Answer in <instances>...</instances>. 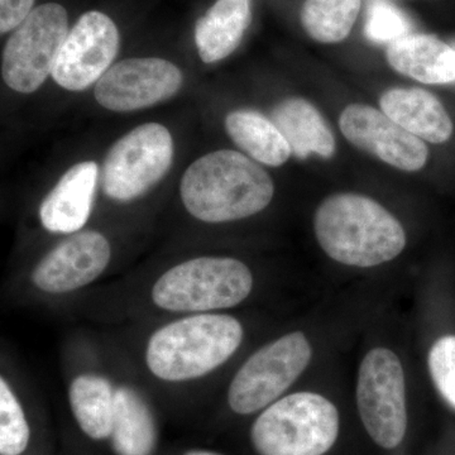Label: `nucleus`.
<instances>
[{"mask_svg":"<svg viewBox=\"0 0 455 455\" xmlns=\"http://www.w3.org/2000/svg\"><path fill=\"white\" fill-rule=\"evenodd\" d=\"M180 194L196 220L226 223L267 208L275 187L268 173L247 156L221 149L203 156L188 167Z\"/></svg>","mask_w":455,"mask_h":455,"instance_id":"1","label":"nucleus"},{"mask_svg":"<svg viewBox=\"0 0 455 455\" xmlns=\"http://www.w3.org/2000/svg\"><path fill=\"white\" fill-rule=\"evenodd\" d=\"M317 242L331 259L353 267H374L396 259L406 245L400 221L381 204L357 194H335L314 220Z\"/></svg>","mask_w":455,"mask_h":455,"instance_id":"2","label":"nucleus"},{"mask_svg":"<svg viewBox=\"0 0 455 455\" xmlns=\"http://www.w3.org/2000/svg\"><path fill=\"white\" fill-rule=\"evenodd\" d=\"M242 340L243 328L233 316L184 317L152 335L146 350L147 366L164 381L199 379L226 363Z\"/></svg>","mask_w":455,"mask_h":455,"instance_id":"3","label":"nucleus"},{"mask_svg":"<svg viewBox=\"0 0 455 455\" xmlns=\"http://www.w3.org/2000/svg\"><path fill=\"white\" fill-rule=\"evenodd\" d=\"M339 434L337 407L322 395L299 392L275 401L254 421L259 455H324Z\"/></svg>","mask_w":455,"mask_h":455,"instance_id":"4","label":"nucleus"},{"mask_svg":"<svg viewBox=\"0 0 455 455\" xmlns=\"http://www.w3.org/2000/svg\"><path fill=\"white\" fill-rule=\"evenodd\" d=\"M252 287V274L241 260L200 257L180 263L158 278L152 299L164 310L203 313L241 304Z\"/></svg>","mask_w":455,"mask_h":455,"instance_id":"5","label":"nucleus"},{"mask_svg":"<svg viewBox=\"0 0 455 455\" xmlns=\"http://www.w3.org/2000/svg\"><path fill=\"white\" fill-rule=\"evenodd\" d=\"M310 359L309 340L301 331L283 335L257 350L230 383V409L250 415L272 405L300 377Z\"/></svg>","mask_w":455,"mask_h":455,"instance_id":"6","label":"nucleus"},{"mask_svg":"<svg viewBox=\"0 0 455 455\" xmlns=\"http://www.w3.org/2000/svg\"><path fill=\"white\" fill-rule=\"evenodd\" d=\"M68 35V13L62 5L47 3L33 9L3 51L2 76L9 88L22 94L40 88L52 74Z\"/></svg>","mask_w":455,"mask_h":455,"instance_id":"7","label":"nucleus"},{"mask_svg":"<svg viewBox=\"0 0 455 455\" xmlns=\"http://www.w3.org/2000/svg\"><path fill=\"white\" fill-rule=\"evenodd\" d=\"M357 403L362 423L376 444L394 449L407 429L405 374L390 349L368 352L359 368Z\"/></svg>","mask_w":455,"mask_h":455,"instance_id":"8","label":"nucleus"},{"mask_svg":"<svg viewBox=\"0 0 455 455\" xmlns=\"http://www.w3.org/2000/svg\"><path fill=\"white\" fill-rule=\"evenodd\" d=\"M173 140L158 123L134 128L114 143L104 161L103 190L116 202H131L155 187L170 170Z\"/></svg>","mask_w":455,"mask_h":455,"instance_id":"9","label":"nucleus"},{"mask_svg":"<svg viewBox=\"0 0 455 455\" xmlns=\"http://www.w3.org/2000/svg\"><path fill=\"white\" fill-rule=\"evenodd\" d=\"M119 49V32L101 12L83 14L57 56L53 80L70 92H83L110 68Z\"/></svg>","mask_w":455,"mask_h":455,"instance_id":"10","label":"nucleus"},{"mask_svg":"<svg viewBox=\"0 0 455 455\" xmlns=\"http://www.w3.org/2000/svg\"><path fill=\"white\" fill-rule=\"evenodd\" d=\"M184 77L163 59H128L112 66L95 88V99L113 112H133L172 98Z\"/></svg>","mask_w":455,"mask_h":455,"instance_id":"11","label":"nucleus"},{"mask_svg":"<svg viewBox=\"0 0 455 455\" xmlns=\"http://www.w3.org/2000/svg\"><path fill=\"white\" fill-rule=\"evenodd\" d=\"M339 127L352 145L398 170L414 172L427 163L429 149L424 140L376 108L350 104L341 113Z\"/></svg>","mask_w":455,"mask_h":455,"instance_id":"12","label":"nucleus"},{"mask_svg":"<svg viewBox=\"0 0 455 455\" xmlns=\"http://www.w3.org/2000/svg\"><path fill=\"white\" fill-rule=\"evenodd\" d=\"M110 254L109 242L100 233H75L42 259L33 271V283L49 293L82 289L103 274Z\"/></svg>","mask_w":455,"mask_h":455,"instance_id":"13","label":"nucleus"},{"mask_svg":"<svg viewBox=\"0 0 455 455\" xmlns=\"http://www.w3.org/2000/svg\"><path fill=\"white\" fill-rule=\"evenodd\" d=\"M98 164L71 167L41 204L42 226L51 233H76L88 221L98 185Z\"/></svg>","mask_w":455,"mask_h":455,"instance_id":"14","label":"nucleus"},{"mask_svg":"<svg viewBox=\"0 0 455 455\" xmlns=\"http://www.w3.org/2000/svg\"><path fill=\"white\" fill-rule=\"evenodd\" d=\"M382 112L392 121L427 142L444 143L453 134V122L438 98L424 89L395 88L383 92Z\"/></svg>","mask_w":455,"mask_h":455,"instance_id":"15","label":"nucleus"},{"mask_svg":"<svg viewBox=\"0 0 455 455\" xmlns=\"http://www.w3.org/2000/svg\"><path fill=\"white\" fill-rule=\"evenodd\" d=\"M388 64L397 73L424 84L455 82V50L435 36L409 35L388 44Z\"/></svg>","mask_w":455,"mask_h":455,"instance_id":"16","label":"nucleus"},{"mask_svg":"<svg viewBox=\"0 0 455 455\" xmlns=\"http://www.w3.org/2000/svg\"><path fill=\"white\" fill-rule=\"evenodd\" d=\"M271 119L289 142L295 157H333L337 148L333 132L309 101L302 98L286 99L274 108Z\"/></svg>","mask_w":455,"mask_h":455,"instance_id":"17","label":"nucleus"},{"mask_svg":"<svg viewBox=\"0 0 455 455\" xmlns=\"http://www.w3.org/2000/svg\"><path fill=\"white\" fill-rule=\"evenodd\" d=\"M251 0H217L196 27L200 59L215 64L235 52L251 23Z\"/></svg>","mask_w":455,"mask_h":455,"instance_id":"18","label":"nucleus"},{"mask_svg":"<svg viewBox=\"0 0 455 455\" xmlns=\"http://www.w3.org/2000/svg\"><path fill=\"white\" fill-rule=\"evenodd\" d=\"M110 438L118 455L154 454L157 444L154 414L133 388L122 386L116 390V412Z\"/></svg>","mask_w":455,"mask_h":455,"instance_id":"19","label":"nucleus"},{"mask_svg":"<svg viewBox=\"0 0 455 455\" xmlns=\"http://www.w3.org/2000/svg\"><path fill=\"white\" fill-rule=\"evenodd\" d=\"M226 128L239 148L259 164L283 166L292 155L291 147L272 119L254 110L228 114Z\"/></svg>","mask_w":455,"mask_h":455,"instance_id":"20","label":"nucleus"},{"mask_svg":"<svg viewBox=\"0 0 455 455\" xmlns=\"http://www.w3.org/2000/svg\"><path fill=\"white\" fill-rule=\"evenodd\" d=\"M71 410L90 439L110 438L116 412V391L107 379L94 374L76 377L68 390Z\"/></svg>","mask_w":455,"mask_h":455,"instance_id":"21","label":"nucleus"},{"mask_svg":"<svg viewBox=\"0 0 455 455\" xmlns=\"http://www.w3.org/2000/svg\"><path fill=\"white\" fill-rule=\"evenodd\" d=\"M361 0H307L301 23L313 40L338 44L346 40L357 20Z\"/></svg>","mask_w":455,"mask_h":455,"instance_id":"22","label":"nucleus"},{"mask_svg":"<svg viewBox=\"0 0 455 455\" xmlns=\"http://www.w3.org/2000/svg\"><path fill=\"white\" fill-rule=\"evenodd\" d=\"M31 430L20 401L0 379V455H20L28 447Z\"/></svg>","mask_w":455,"mask_h":455,"instance_id":"23","label":"nucleus"},{"mask_svg":"<svg viewBox=\"0 0 455 455\" xmlns=\"http://www.w3.org/2000/svg\"><path fill=\"white\" fill-rule=\"evenodd\" d=\"M412 23L405 12L386 0H373L367 11L364 33L374 44H391L411 35Z\"/></svg>","mask_w":455,"mask_h":455,"instance_id":"24","label":"nucleus"},{"mask_svg":"<svg viewBox=\"0 0 455 455\" xmlns=\"http://www.w3.org/2000/svg\"><path fill=\"white\" fill-rule=\"evenodd\" d=\"M429 370L436 390L455 410V335H445L433 344Z\"/></svg>","mask_w":455,"mask_h":455,"instance_id":"25","label":"nucleus"},{"mask_svg":"<svg viewBox=\"0 0 455 455\" xmlns=\"http://www.w3.org/2000/svg\"><path fill=\"white\" fill-rule=\"evenodd\" d=\"M35 0H0V32L4 35L22 25L32 13Z\"/></svg>","mask_w":455,"mask_h":455,"instance_id":"26","label":"nucleus"},{"mask_svg":"<svg viewBox=\"0 0 455 455\" xmlns=\"http://www.w3.org/2000/svg\"><path fill=\"white\" fill-rule=\"evenodd\" d=\"M184 455H220V454L214 453V451H188V453H185Z\"/></svg>","mask_w":455,"mask_h":455,"instance_id":"27","label":"nucleus"},{"mask_svg":"<svg viewBox=\"0 0 455 455\" xmlns=\"http://www.w3.org/2000/svg\"><path fill=\"white\" fill-rule=\"evenodd\" d=\"M453 49L455 50V44H454Z\"/></svg>","mask_w":455,"mask_h":455,"instance_id":"28","label":"nucleus"}]
</instances>
